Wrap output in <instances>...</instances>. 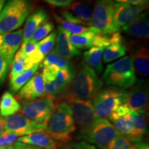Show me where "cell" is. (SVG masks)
Returning <instances> with one entry per match:
<instances>
[{
	"label": "cell",
	"instance_id": "obj_5",
	"mask_svg": "<svg viewBox=\"0 0 149 149\" xmlns=\"http://www.w3.org/2000/svg\"><path fill=\"white\" fill-rule=\"evenodd\" d=\"M128 91L124 88L110 86L100 91L93 99V105L98 118L107 119L120 106L125 104Z\"/></svg>",
	"mask_w": 149,
	"mask_h": 149
},
{
	"label": "cell",
	"instance_id": "obj_9",
	"mask_svg": "<svg viewBox=\"0 0 149 149\" xmlns=\"http://www.w3.org/2000/svg\"><path fill=\"white\" fill-rule=\"evenodd\" d=\"M4 131L16 134L19 137L46 131L47 124H40L27 119L21 113H15L3 118Z\"/></svg>",
	"mask_w": 149,
	"mask_h": 149
},
{
	"label": "cell",
	"instance_id": "obj_21",
	"mask_svg": "<svg viewBox=\"0 0 149 149\" xmlns=\"http://www.w3.org/2000/svg\"><path fill=\"white\" fill-rule=\"evenodd\" d=\"M147 113H139L130 110L129 115L133 126L131 135L128 137L133 142L142 140L147 131Z\"/></svg>",
	"mask_w": 149,
	"mask_h": 149
},
{
	"label": "cell",
	"instance_id": "obj_39",
	"mask_svg": "<svg viewBox=\"0 0 149 149\" xmlns=\"http://www.w3.org/2000/svg\"><path fill=\"white\" fill-rule=\"evenodd\" d=\"M9 65L5 59L0 55V85L2 84L7 77Z\"/></svg>",
	"mask_w": 149,
	"mask_h": 149
},
{
	"label": "cell",
	"instance_id": "obj_16",
	"mask_svg": "<svg viewBox=\"0 0 149 149\" xmlns=\"http://www.w3.org/2000/svg\"><path fill=\"white\" fill-rule=\"evenodd\" d=\"M70 33L58 26L57 35L56 36L57 37V44L53 51L59 57L67 60H69L72 57L81 54L79 50L74 47L70 43Z\"/></svg>",
	"mask_w": 149,
	"mask_h": 149
},
{
	"label": "cell",
	"instance_id": "obj_23",
	"mask_svg": "<svg viewBox=\"0 0 149 149\" xmlns=\"http://www.w3.org/2000/svg\"><path fill=\"white\" fill-rule=\"evenodd\" d=\"M71 13L82 21L85 24L91 25V16H92V7L91 1L76 0L72 1L68 6Z\"/></svg>",
	"mask_w": 149,
	"mask_h": 149
},
{
	"label": "cell",
	"instance_id": "obj_48",
	"mask_svg": "<svg viewBox=\"0 0 149 149\" xmlns=\"http://www.w3.org/2000/svg\"><path fill=\"white\" fill-rule=\"evenodd\" d=\"M61 149H75V148H72V147L70 146H63Z\"/></svg>",
	"mask_w": 149,
	"mask_h": 149
},
{
	"label": "cell",
	"instance_id": "obj_14",
	"mask_svg": "<svg viewBox=\"0 0 149 149\" xmlns=\"http://www.w3.org/2000/svg\"><path fill=\"white\" fill-rule=\"evenodd\" d=\"M45 95L42 74L37 72L19 91L17 99L22 101H34Z\"/></svg>",
	"mask_w": 149,
	"mask_h": 149
},
{
	"label": "cell",
	"instance_id": "obj_41",
	"mask_svg": "<svg viewBox=\"0 0 149 149\" xmlns=\"http://www.w3.org/2000/svg\"><path fill=\"white\" fill-rule=\"evenodd\" d=\"M69 146L75 149H100L97 148V147L94 146V145L86 142L84 141L72 142Z\"/></svg>",
	"mask_w": 149,
	"mask_h": 149
},
{
	"label": "cell",
	"instance_id": "obj_47",
	"mask_svg": "<svg viewBox=\"0 0 149 149\" xmlns=\"http://www.w3.org/2000/svg\"><path fill=\"white\" fill-rule=\"evenodd\" d=\"M6 1V0H0V13H1V10H2L3 6H4Z\"/></svg>",
	"mask_w": 149,
	"mask_h": 149
},
{
	"label": "cell",
	"instance_id": "obj_25",
	"mask_svg": "<svg viewBox=\"0 0 149 149\" xmlns=\"http://www.w3.org/2000/svg\"><path fill=\"white\" fill-rule=\"evenodd\" d=\"M20 104L10 92H5L0 101V115L6 117L19 111Z\"/></svg>",
	"mask_w": 149,
	"mask_h": 149
},
{
	"label": "cell",
	"instance_id": "obj_37",
	"mask_svg": "<svg viewBox=\"0 0 149 149\" xmlns=\"http://www.w3.org/2000/svg\"><path fill=\"white\" fill-rule=\"evenodd\" d=\"M42 68V77L44 84L49 83L53 81L57 77L59 70L61 69L59 67L54 66V65H48V66H44Z\"/></svg>",
	"mask_w": 149,
	"mask_h": 149
},
{
	"label": "cell",
	"instance_id": "obj_46",
	"mask_svg": "<svg viewBox=\"0 0 149 149\" xmlns=\"http://www.w3.org/2000/svg\"><path fill=\"white\" fill-rule=\"evenodd\" d=\"M4 132V121L3 118L0 116V136Z\"/></svg>",
	"mask_w": 149,
	"mask_h": 149
},
{
	"label": "cell",
	"instance_id": "obj_43",
	"mask_svg": "<svg viewBox=\"0 0 149 149\" xmlns=\"http://www.w3.org/2000/svg\"><path fill=\"white\" fill-rule=\"evenodd\" d=\"M46 3L57 7H67L68 6L73 0H43Z\"/></svg>",
	"mask_w": 149,
	"mask_h": 149
},
{
	"label": "cell",
	"instance_id": "obj_10",
	"mask_svg": "<svg viewBox=\"0 0 149 149\" xmlns=\"http://www.w3.org/2000/svg\"><path fill=\"white\" fill-rule=\"evenodd\" d=\"M66 103L71 109L74 122L77 124L79 130L90 127L99 119L95 113L91 100L73 99L68 100Z\"/></svg>",
	"mask_w": 149,
	"mask_h": 149
},
{
	"label": "cell",
	"instance_id": "obj_36",
	"mask_svg": "<svg viewBox=\"0 0 149 149\" xmlns=\"http://www.w3.org/2000/svg\"><path fill=\"white\" fill-rule=\"evenodd\" d=\"M56 39V33L53 32L51 34L47 35V37L42 39L40 42H37V46H38L39 51L45 57L51 52L52 48H53L55 43Z\"/></svg>",
	"mask_w": 149,
	"mask_h": 149
},
{
	"label": "cell",
	"instance_id": "obj_28",
	"mask_svg": "<svg viewBox=\"0 0 149 149\" xmlns=\"http://www.w3.org/2000/svg\"><path fill=\"white\" fill-rule=\"evenodd\" d=\"M123 37L119 32L112 33V34H104L97 33L93 40L92 46L95 47L107 48L115 43L122 42Z\"/></svg>",
	"mask_w": 149,
	"mask_h": 149
},
{
	"label": "cell",
	"instance_id": "obj_15",
	"mask_svg": "<svg viewBox=\"0 0 149 149\" xmlns=\"http://www.w3.org/2000/svg\"><path fill=\"white\" fill-rule=\"evenodd\" d=\"M23 39V30L2 35L0 44V55L10 66Z\"/></svg>",
	"mask_w": 149,
	"mask_h": 149
},
{
	"label": "cell",
	"instance_id": "obj_22",
	"mask_svg": "<svg viewBox=\"0 0 149 149\" xmlns=\"http://www.w3.org/2000/svg\"><path fill=\"white\" fill-rule=\"evenodd\" d=\"M40 64H35L31 68L10 77L9 91L11 94H15L26 84L38 70Z\"/></svg>",
	"mask_w": 149,
	"mask_h": 149
},
{
	"label": "cell",
	"instance_id": "obj_20",
	"mask_svg": "<svg viewBox=\"0 0 149 149\" xmlns=\"http://www.w3.org/2000/svg\"><path fill=\"white\" fill-rule=\"evenodd\" d=\"M124 32L130 36L146 39L149 35V21L148 11L142 13L133 22L122 27Z\"/></svg>",
	"mask_w": 149,
	"mask_h": 149
},
{
	"label": "cell",
	"instance_id": "obj_42",
	"mask_svg": "<svg viewBox=\"0 0 149 149\" xmlns=\"http://www.w3.org/2000/svg\"><path fill=\"white\" fill-rule=\"evenodd\" d=\"M7 149H43L39 147L33 146L25 143L19 142V141H15L13 144H12L10 146L7 147Z\"/></svg>",
	"mask_w": 149,
	"mask_h": 149
},
{
	"label": "cell",
	"instance_id": "obj_6",
	"mask_svg": "<svg viewBox=\"0 0 149 149\" xmlns=\"http://www.w3.org/2000/svg\"><path fill=\"white\" fill-rule=\"evenodd\" d=\"M120 135L109 120L99 118L90 127L79 130L77 138L100 149H107L110 143Z\"/></svg>",
	"mask_w": 149,
	"mask_h": 149
},
{
	"label": "cell",
	"instance_id": "obj_18",
	"mask_svg": "<svg viewBox=\"0 0 149 149\" xmlns=\"http://www.w3.org/2000/svg\"><path fill=\"white\" fill-rule=\"evenodd\" d=\"M48 19V15L45 9L40 8L33 11L29 16L26 22L23 32L22 44H26L31 40L33 35L34 34L39 26Z\"/></svg>",
	"mask_w": 149,
	"mask_h": 149
},
{
	"label": "cell",
	"instance_id": "obj_32",
	"mask_svg": "<svg viewBox=\"0 0 149 149\" xmlns=\"http://www.w3.org/2000/svg\"><path fill=\"white\" fill-rule=\"evenodd\" d=\"M48 65H54V66L59 67V68L74 67L72 61L67 60V59H65L62 58V57H59L54 51L48 53L47 57L44 59V61H43L42 64L40 65V67L43 68L44 66H48Z\"/></svg>",
	"mask_w": 149,
	"mask_h": 149
},
{
	"label": "cell",
	"instance_id": "obj_2",
	"mask_svg": "<svg viewBox=\"0 0 149 149\" xmlns=\"http://www.w3.org/2000/svg\"><path fill=\"white\" fill-rule=\"evenodd\" d=\"M75 130L71 109L66 102H61L48 121L46 132L55 141L64 144L72 139Z\"/></svg>",
	"mask_w": 149,
	"mask_h": 149
},
{
	"label": "cell",
	"instance_id": "obj_24",
	"mask_svg": "<svg viewBox=\"0 0 149 149\" xmlns=\"http://www.w3.org/2000/svg\"><path fill=\"white\" fill-rule=\"evenodd\" d=\"M99 30L91 26L86 32L79 35H70V42L75 48L81 49L90 48L92 46V42L94 37L97 33H100Z\"/></svg>",
	"mask_w": 149,
	"mask_h": 149
},
{
	"label": "cell",
	"instance_id": "obj_34",
	"mask_svg": "<svg viewBox=\"0 0 149 149\" xmlns=\"http://www.w3.org/2000/svg\"><path fill=\"white\" fill-rule=\"evenodd\" d=\"M54 29V24L53 22L46 20L43 22L42 24L39 26L34 34L33 35L31 40L33 42L37 43L39 41L42 40L44 37L47 36L48 33H50Z\"/></svg>",
	"mask_w": 149,
	"mask_h": 149
},
{
	"label": "cell",
	"instance_id": "obj_27",
	"mask_svg": "<svg viewBox=\"0 0 149 149\" xmlns=\"http://www.w3.org/2000/svg\"><path fill=\"white\" fill-rule=\"evenodd\" d=\"M19 51L33 66L35 64H40L44 59V56L39 51L37 43L33 42L31 40L22 44Z\"/></svg>",
	"mask_w": 149,
	"mask_h": 149
},
{
	"label": "cell",
	"instance_id": "obj_29",
	"mask_svg": "<svg viewBox=\"0 0 149 149\" xmlns=\"http://www.w3.org/2000/svg\"><path fill=\"white\" fill-rule=\"evenodd\" d=\"M126 47L124 42L115 43L108 46L103 52V60L109 63L126 55Z\"/></svg>",
	"mask_w": 149,
	"mask_h": 149
},
{
	"label": "cell",
	"instance_id": "obj_30",
	"mask_svg": "<svg viewBox=\"0 0 149 149\" xmlns=\"http://www.w3.org/2000/svg\"><path fill=\"white\" fill-rule=\"evenodd\" d=\"M11 69L10 73V77L15 75L17 74L26 70L31 67L33 66L31 63L28 61L25 56L21 51H19L13 57L12 62H11Z\"/></svg>",
	"mask_w": 149,
	"mask_h": 149
},
{
	"label": "cell",
	"instance_id": "obj_8",
	"mask_svg": "<svg viewBox=\"0 0 149 149\" xmlns=\"http://www.w3.org/2000/svg\"><path fill=\"white\" fill-rule=\"evenodd\" d=\"M113 0H95L91 26L104 34H112L120 31L113 18Z\"/></svg>",
	"mask_w": 149,
	"mask_h": 149
},
{
	"label": "cell",
	"instance_id": "obj_17",
	"mask_svg": "<svg viewBox=\"0 0 149 149\" xmlns=\"http://www.w3.org/2000/svg\"><path fill=\"white\" fill-rule=\"evenodd\" d=\"M16 141L25 143L43 149H57L59 144L46 131L18 137Z\"/></svg>",
	"mask_w": 149,
	"mask_h": 149
},
{
	"label": "cell",
	"instance_id": "obj_13",
	"mask_svg": "<svg viewBox=\"0 0 149 149\" xmlns=\"http://www.w3.org/2000/svg\"><path fill=\"white\" fill-rule=\"evenodd\" d=\"M147 6H133L125 3H115L113 6V18L115 24L121 29L133 22L144 11Z\"/></svg>",
	"mask_w": 149,
	"mask_h": 149
},
{
	"label": "cell",
	"instance_id": "obj_1",
	"mask_svg": "<svg viewBox=\"0 0 149 149\" xmlns=\"http://www.w3.org/2000/svg\"><path fill=\"white\" fill-rule=\"evenodd\" d=\"M103 81L96 72L85 62L81 63L77 73L56 101V105L73 99L90 100L101 90Z\"/></svg>",
	"mask_w": 149,
	"mask_h": 149
},
{
	"label": "cell",
	"instance_id": "obj_45",
	"mask_svg": "<svg viewBox=\"0 0 149 149\" xmlns=\"http://www.w3.org/2000/svg\"><path fill=\"white\" fill-rule=\"evenodd\" d=\"M135 149H149V145L148 142L142 140L134 142Z\"/></svg>",
	"mask_w": 149,
	"mask_h": 149
},
{
	"label": "cell",
	"instance_id": "obj_12",
	"mask_svg": "<svg viewBox=\"0 0 149 149\" xmlns=\"http://www.w3.org/2000/svg\"><path fill=\"white\" fill-rule=\"evenodd\" d=\"M76 73L74 67L61 68L53 81L44 84L45 97L53 100L55 103L68 86ZM56 104V103H55Z\"/></svg>",
	"mask_w": 149,
	"mask_h": 149
},
{
	"label": "cell",
	"instance_id": "obj_11",
	"mask_svg": "<svg viewBox=\"0 0 149 149\" xmlns=\"http://www.w3.org/2000/svg\"><path fill=\"white\" fill-rule=\"evenodd\" d=\"M128 92L126 105L131 111L147 113L148 110V81L139 80Z\"/></svg>",
	"mask_w": 149,
	"mask_h": 149
},
{
	"label": "cell",
	"instance_id": "obj_49",
	"mask_svg": "<svg viewBox=\"0 0 149 149\" xmlns=\"http://www.w3.org/2000/svg\"><path fill=\"white\" fill-rule=\"evenodd\" d=\"M0 149H7V147H0Z\"/></svg>",
	"mask_w": 149,
	"mask_h": 149
},
{
	"label": "cell",
	"instance_id": "obj_19",
	"mask_svg": "<svg viewBox=\"0 0 149 149\" xmlns=\"http://www.w3.org/2000/svg\"><path fill=\"white\" fill-rule=\"evenodd\" d=\"M148 53V48L139 46L133 48L130 56L135 71L142 77H146L149 73Z\"/></svg>",
	"mask_w": 149,
	"mask_h": 149
},
{
	"label": "cell",
	"instance_id": "obj_38",
	"mask_svg": "<svg viewBox=\"0 0 149 149\" xmlns=\"http://www.w3.org/2000/svg\"><path fill=\"white\" fill-rule=\"evenodd\" d=\"M18 137L19 136L16 134L4 131L0 136V147H8L15 142Z\"/></svg>",
	"mask_w": 149,
	"mask_h": 149
},
{
	"label": "cell",
	"instance_id": "obj_3",
	"mask_svg": "<svg viewBox=\"0 0 149 149\" xmlns=\"http://www.w3.org/2000/svg\"><path fill=\"white\" fill-rule=\"evenodd\" d=\"M32 0H8L0 13V35L19 28L33 8Z\"/></svg>",
	"mask_w": 149,
	"mask_h": 149
},
{
	"label": "cell",
	"instance_id": "obj_44",
	"mask_svg": "<svg viewBox=\"0 0 149 149\" xmlns=\"http://www.w3.org/2000/svg\"><path fill=\"white\" fill-rule=\"evenodd\" d=\"M118 3H125L133 6H148V0H115Z\"/></svg>",
	"mask_w": 149,
	"mask_h": 149
},
{
	"label": "cell",
	"instance_id": "obj_35",
	"mask_svg": "<svg viewBox=\"0 0 149 149\" xmlns=\"http://www.w3.org/2000/svg\"><path fill=\"white\" fill-rule=\"evenodd\" d=\"M107 149H135V144L121 134L110 143Z\"/></svg>",
	"mask_w": 149,
	"mask_h": 149
},
{
	"label": "cell",
	"instance_id": "obj_7",
	"mask_svg": "<svg viewBox=\"0 0 149 149\" xmlns=\"http://www.w3.org/2000/svg\"><path fill=\"white\" fill-rule=\"evenodd\" d=\"M20 113L29 120L40 124H48L57 106L47 97H42L34 101H22Z\"/></svg>",
	"mask_w": 149,
	"mask_h": 149
},
{
	"label": "cell",
	"instance_id": "obj_40",
	"mask_svg": "<svg viewBox=\"0 0 149 149\" xmlns=\"http://www.w3.org/2000/svg\"><path fill=\"white\" fill-rule=\"evenodd\" d=\"M61 17L64 19L66 21L72 24H79V25L85 24L81 19H80L77 17L76 16H74L73 14L71 13L68 10H64L63 12H61Z\"/></svg>",
	"mask_w": 149,
	"mask_h": 149
},
{
	"label": "cell",
	"instance_id": "obj_26",
	"mask_svg": "<svg viewBox=\"0 0 149 149\" xmlns=\"http://www.w3.org/2000/svg\"><path fill=\"white\" fill-rule=\"evenodd\" d=\"M104 50V48L93 46L84 53L86 64L98 73H101L103 70L102 57Z\"/></svg>",
	"mask_w": 149,
	"mask_h": 149
},
{
	"label": "cell",
	"instance_id": "obj_33",
	"mask_svg": "<svg viewBox=\"0 0 149 149\" xmlns=\"http://www.w3.org/2000/svg\"><path fill=\"white\" fill-rule=\"evenodd\" d=\"M55 18L58 23L60 24L59 26L62 28L63 29L66 30L68 33L72 35H79L81 33H83L87 31L89 28H86L83 26L79 25V24H72L70 22L66 21L64 19H63L61 17L59 16L58 15H55Z\"/></svg>",
	"mask_w": 149,
	"mask_h": 149
},
{
	"label": "cell",
	"instance_id": "obj_4",
	"mask_svg": "<svg viewBox=\"0 0 149 149\" xmlns=\"http://www.w3.org/2000/svg\"><path fill=\"white\" fill-rule=\"evenodd\" d=\"M103 79L107 85L122 88L135 85L137 77L130 56H125L108 65L103 74Z\"/></svg>",
	"mask_w": 149,
	"mask_h": 149
},
{
	"label": "cell",
	"instance_id": "obj_31",
	"mask_svg": "<svg viewBox=\"0 0 149 149\" xmlns=\"http://www.w3.org/2000/svg\"><path fill=\"white\" fill-rule=\"evenodd\" d=\"M111 122L120 134L126 136L127 137H129L131 135L133 132V126L129 113L112 120Z\"/></svg>",
	"mask_w": 149,
	"mask_h": 149
}]
</instances>
